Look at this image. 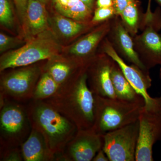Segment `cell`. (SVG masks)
<instances>
[{"mask_svg":"<svg viewBox=\"0 0 161 161\" xmlns=\"http://www.w3.org/2000/svg\"><path fill=\"white\" fill-rule=\"evenodd\" d=\"M59 86L50 75L45 72L35 88L33 99L42 100L49 98L58 91Z\"/></svg>","mask_w":161,"mask_h":161,"instance_id":"17","label":"cell"},{"mask_svg":"<svg viewBox=\"0 0 161 161\" xmlns=\"http://www.w3.org/2000/svg\"><path fill=\"white\" fill-rule=\"evenodd\" d=\"M80 1H81L82 3H84L87 6L90 7V8H92L94 0H80Z\"/></svg>","mask_w":161,"mask_h":161,"instance_id":"31","label":"cell"},{"mask_svg":"<svg viewBox=\"0 0 161 161\" xmlns=\"http://www.w3.org/2000/svg\"><path fill=\"white\" fill-rule=\"evenodd\" d=\"M15 40L13 38L1 33L0 34V51L1 53L9 49L13 44Z\"/></svg>","mask_w":161,"mask_h":161,"instance_id":"26","label":"cell"},{"mask_svg":"<svg viewBox=\"0 0 161 161\" xmlns=\"http://www.w3.org/2000/svg\"><path fill=\"white\" fill-rule=\"evenodd\" d=\"M160 78L161 80V67L160 68Z\"/></svg>","mask_w":161,"mask_h":161,"instance_id":"34","label":"cell"},{"mask_svg":"<svg viewBox=\"0 0 161 161\" xmlns=\"http://www.w3.org/2000/svg\"><path fill=\"white\" fill-rule=\"evenodd\" d=\"M95 121L92 129L103 135L138 120L145 106L143 98L128 101L95 95Z\"/></svg>","mask_w":161,"mask_h":161,"instance_id":"3","label":"cell"},{"mask_svg":"<svg viewBox=\"0 0 161 161\" xmlns=\"http://www.w3.org/2000/svg\"><path fill=\"white\" fill-rule=\"evenodd\" d=\"M104 51L118 64L130 85L143 98L145 109L150 112H161V97L153 98L148 93V89L151 86V80L142 72L143 70L135 65L130 66L127 64L111 45H107Z\"/></svg>","mask_w":161,"mask_h":161,"instance_id":"7","label":"cell"},{"mask_svg":"<svg viewBox=\"0 0 161 161\" xmlns=\"http://www.w3.org/2000/svg\"><path fill=\"white\" fill-rule=\"evenodd\" d=\"M115 13V10L113 6L98 8L95 10L92 21L97 22L103 21L111 17Z\"/></svg>","mask_w":161,"mask_h":161,"instance_id":"24","label":"cell"},{"mask_svg":"<svg viewBox=\"0 0 161 161\" xmlns=\"http://www.w3.org/2000/svg\"><path fill=\"white\" fill-rule=\"evenodd\" d=\"M141 40L149 52L147 68H150L157 64L161 65V35L153 27H149L142 35Z\"/></svg>","mask_w":161,"mask_h":161,"instance_id":"14","label":"cell"},{"mask_svg":"<svg viewBox=\"0 0 161 161\" xmlns=\"http://www.w3.org/2000/svg\"><path fill=\"white\" fill-rule=\"evenodd\" d=\"M21 151L25 161L54 160L43 135L34 129L21 146Z\"/></svg>","mask_w":161,"mask_h":161,"instance_id":"12","label":"cell"},{"mask_svg":"<svg viewBox=\"0 0 161 161\" xmlns=\"http://www.w3.org/2000/svg\"><path fill=\"white\" fill-rule=\"evenodd\" d=\"M29 126L26 108L16 104H3L0 114L1 146L9 149L22 145Z\"/></svg>","mask_w":161,"mask_h":161,"instance_id":"5","label":"cell"},{"mask_svg":"<svg viewBox=\"0 0 161 161\" xmlns=\"http://www.w3.org/2000/svg\"><path fill=\"white\" fill-rule=\"evenodd\" d=\"M103 34L102 31L93 32L78 41L71 47L69 52L78 57H84L89 54L98 43Z\"/></svg>","mask_w":161,"mask_h":161,"instance_id":"18","label":"cell"},{"mask_svg":"<svg viewBox=\"0 0 161 161\" xmlns=\"http://www.w3.org/2000/svg\"><path fill=\"white\" fill-rule=\"evenodd\" d=\"M60 47L47 31L38 35L19 49L1 57L0 70L27 66L40 60L52 59L59 55Z\"/></svg>","mask_w":161,"mask_h":161,"instance_id":"4","label":"cell"},{"mask_svg":"<svg viewBox=\"0 0 161 161\" xmlns=\"http://www.w3.org/2000/svg\"><path fill=\"white\" fill-rule=\"evenodd\" d=\"M117 65H114L111 74L116 98L128 101L137 100L143 98L133 89L125 77L119 67L118 64Z\"/></svg>","mask_w":161,"mask_h":161,"instance_id":"15","label":"cell"},{"mask_svg":"<svg viewBox=\"0 0 161 161\" xmlns=\"http://www.w3.org/2000/svg\"><path fill=\"white\" fill-rule=\"evenodd\" d=\"M39 75L38 69L27 67L5 75L1 79V95L19 101L32 99Z\"/></svg>","mask_w":161,"mask_h":161,"instance_id":"9","label":"cell"},{"mask_svg":"<svg viewBox=\"0 0 161 161\" xmlns=\"http://www.w3.org/2000/svg\"><path fill=\"white\" fill-rule=\"evenodd\" d=\"M1 161H21L23 160V157L22 155V151L20 152L19 150L17 148H11L7 149L6 152L4 153L3 158Z\"/></svg>","mask_w":161,"mask_h":161,"instance_id":"25","label":"cell"},{"mask_svg":"<svg viewBox=\"0 0 161 161\" xmlns=\"http://www.w3.org/2000/svg\"><path fill=\"white\" fill-rule=\"evenodd\" d=\"M156 1L161 6V0H156Z\"/></svg>","mask_w":161,"mask_h":161,"instance_id":"33","label":"cell"},{"mask_svg":"<svg viewBox=\"0 0 161 161\" xmlns=\"http://www.w3.org/2000/svg\"><path fill=\"white\" fill-rule=\"evenodd\" d=\"M45 5L36 0H28L25 19L31 36H37L46 31L48 22Z\"/></svg>","mask_w":161,"mask_h":161,"instance_id":"13","label":"cell"},{"mask_svg":"<svg viewBox=\"0 0 161 161\" xmlns=\"http://www.w3.org/2000/svg\"><path fill=\"white\" fill-rule=\"evenodd\" d=\"M121 16L128 26L131 28H135L138 22V14L137 8L133 1L125 8Z\"/></svg>","mask_w":161,"mask_h":161,"instance_id":"22","label":"cell"},{"mask_svg":"<svg viewBox=\"0 0 161 161\" xmlns=\"http://www.w3.org/2000/svg\"><path fill=\"white\" fill-rule=\"evenodd\" d=\"M36 1H39V2H41V3H44V4H46L47 0H36Z\"/></svg>","mask_w":161,"mask_h":161,"instance_id":"32","label":"cell"},{"mask_svg":"<svg viewBox=\"0 0 161 161\" xmlns=\"http://www.w3.org/2000/svg\"><path fill=\"white\" fill-rule=\"evenodd\" d=\"M18 12L20 16L25 19L28 0H14Z\"/></svg>","mask_w":161,"mask_h":161,"instance_id":"28","label":"cell"},{"mask_svg":"<svg viewBox=\"0 0 161 161\" xmlns=\"http://www.w3.org/2000/svg\"><path fill=\"white\" fill-rule=\"evenodd\" d=\"M93 161H109L108 156L103 151V149H100L97 152L95 157L93 159Z\"/></svg>","mask_w":161,"mask_h":161,"instance_id":"29","label":"cell"},{"mask_svg":"<svg viewBox=\"0 0 161 161\" xmlns=\"http://www.w3.org/2000/svg\"><path fill=\"white\" fill-rule=\"evenodd\" d=\"M138 120L103 135V149L110 161H135Z\"/></svg>","mask_w":161,"mask_h":161,"instance_id":"6","label":"cell"},{"mask_svg":"<svg viewBox=\"0 0 161 161\" xmlns=\"http://www.w3.org/2000/svg\"><path fill=\"white\" fill-rule=\"evenodd\" d=\"M73 122L78 130L92 129L95 121V95L83 72L70 82L60 86L55 94L42 100Z\"/></svg>","mask_w":161,"mask_h":161,"instance_id":"1","label":"cell"},{"mask_svg":"<svg viewBox=\"0 0 161 161\" xmlns=\"http://www.w3.org/2000/svg\"><path fill=\"white\" fill-rule=\"evenodd\" d=\"M116 35L121 49L128 60L141 69L146 70V67L134 49L132 39L121 24H118L116 27Z\"/></svg>","mask_w":161,"mask_h":161,"instance_id":"16","label":"cell"},{"mask_svg":"<svg viewBox=\"0 0 161 161\" xmlns=\"http://www.w3.org/2000/svg\"><path fill=\"white\" fill-rule=\"evenodd\" d=\"M13 15L8 0H0V22L6 26H11L13 23Z\"/></svg>","mask_w":161,"mask_h":161,"instance_id":"23","label":"cell"},{"mask_svg":"<svg viewBox=\"0 0 161 161\" xmlns=\"http://www.w3.org/2000/svg\"><path fill=\"white\" fill-rule=\"evenodd\" d=\"M31 129L40 132L54 159H60L78 128L73 122L43 100L33 99L26 108Z\"/></svg>","mask_w":161,"mask_h":161,"instance_id":"2","label":"cell"},{"mask_svg":"<svg viewBox=\"0 0 161 161\" xmlns=\"http://www.w3.org/2000/svg\"><path fill=\"white\" fill-rule=\"evenodd\" d=\"M113 66L108 60H104L98 64L92 70L89 87L94 95L116 98L111 76Z\"/></svg>","mask_w":161,"mask_h":161,"instance_id":"11","label":"cell"},{"mask_svg":"<svg viewBox=\"0 0 161 161\" xmlns=\"http://www.w3.org/2000/svg\"><path fill=\"white\" fill-rule=\"evenodd\" d=\"M132 1V0H113V6L115 9V13L121 15L125 8Z\"/></svg>","mask_w":161,"mask_h":161,"instance_id":"27","label":"cell"},{"mask_svg":"<svg viewBox=\"0 0 161 161\" xmlns=\"http://www.w3.org/2000/svg\"><path fill=\"white\" fill-rule=\"evenodd\" d=\"M97 5L98 8L109 7L113 6V0H97Z\"/></svg>","mask_w":161,"mask_h":161,"instance_id":"30","label":"cell"},{"mask_svg":"<svg viewBox=\"0 0 161 161\" xmlns=\"http://www.w3.org/2000/svg\"><path fill=\"white\" fill-rule=\"evenodd\" d=\"M138 120L139 133L135 161H153V146L161 140V112H150L143 108Z\"/></svg>","mask_w":161,"mask_h":161,"instance_id":"8","label":"cell"},{"mask_svg":"<svg viewBox=\"0 0 161 161\" xmlns=\"http://www.w3.org/2000/svg\"><path fill=\"white\" fill-rule=\"evenodd\" d=\"M91 11V8L80 1L75 6L58 12L64 16L79 21L87 17Z\"/></svg>","mask_w":161,"mask_h":161,"instance_id":"21","label":"cell"},{"mask_svg":"<svg viewBox=\"0 0 161 161\" xmlns=\"http://www.w3.org/2000/svg\"><path fill=\"white\" fill-rule=\"evenodd\" d=\"M59 32L64 36L71 37L78 34L83 28V25L64 16L59 15L55 19Z\"/></svg>","mask_w":161,"mask_h":161,"instance_id":"19","label":"cell"},{"mask_svg":"<svg viewBox=\"0 0 161 161\" xmlns=\"http://www.w3.org/2000/svg\"><path fill=\"white\" fill-rule=\"evenodd\" d=\"M72 70V67L68 64L57 61L51 64L46 72L50 75L60 86L68 81Z\"/></svg>","mask_w":161,"mask_h":161,"instance_id":"20","label":"cell"},{"mask_svg":"<svg viewBox=\"0 0 161 161\" xmlns=\"http://www.w3.org/2000/svg\"><path fill=\"white\" fill-rule=\"evenodd\" d=\"M103 135L92 129L78 130L74 138L66 145L60 159L70 161H92L102 149Z\"/></svg>","mask_w":161,"mask_h":161,"instance_id":"10","label":"cell"}]
</instances>
